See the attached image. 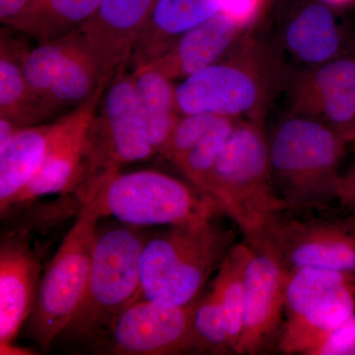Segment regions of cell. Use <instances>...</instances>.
Listing matches in <instances>:
<instances>
[{
    "label": "cell",
    "instance_id": "6da1fadb",
    "mask_svg": "<svg viewBox=\"0 0 355 355\" xmlns=\"http://www.w3.org/2000/svg\"><path fill=\"white\" fill-rule=\"evenodd\" d=\"M205 191L216 198L250 246H265L268 230L287 212V205L273 182L263 119L238 120Z\"/></svg>",
    "mask_w": 355,
    "mask_h": 355
},
{
    "label": "cell",
    "instance_id": "7a4b0ae2",
    "mask_svg": "<svg viewBox=\"0 0 355 355\" xmlns=\"http://www.w3.org/2000/svg\"><path fill=\"white\" fill-rule=\"evenodd\" d=\"M218 218L171 226L146 239L140 263L139 291L132 303L155 300L190 305L202 296L212 272L235 243Z\"/></svg>",
    "mask_w": 355,
    "mask_h": 355
},
{
    "label": "cell",
    "instance_id": "3957f363",
    "mask_svg": "<svg viewBox=\"0 0 355 355\" xmlns=\"http://www.w3.org/2000/svg\"><path fill=\"white\" fill-rule=\"evenodd\" d=\"M347 140L319 121L292 116L268 137L273 182L287 212L328 209L336 202Z\"/></svg>",
    "mask_w": 355,
    "mask_h": 355
},
{
    "label": "cell",
    "instance_id": "277c9868",
    "mask_svg": "<svg viewBox=\"0 0 355 355\" xmlns=\"http://www.w3.org/2000/svg\"><path fill=\"white\" fill-rule=\"evenodd\" d=\"M279 78L273 51L249 30L221 60L178 84V110L263 120Z\"/></svg>",
    "mask_w": 355,
    "mask_h": 355
},
{
    "label": "cell",
    "instance_id": "5b68a950",
    "mask_svg": "<svg viewBox=\"0 0 355 355\" xmlns=\"http://www.w3.org/2000/svg\"><path fill=\"white\" fill-rule=\"evenodd\" d=\"M95 193H89L83 200L76 223L40 280L27 322L28 336L43 352L50 349L55 338L64 334L87 291L100 219Z\"/></svg>",
    "mask_w": 355,
    "mask_h": 355
},
{
    "label": "cell",
    "instance_id": "8992f818",
    "mask_svg": "<svg viewBox=\"0 0 355 355\" xmlns=\"http://www.w3.org/2000/svg\"><path fill=\"white\" fill-rule=\"evenodd\" d=\"M95 202L100 218L112 216L137 227L200 223L224 214L209 193L151 170L119 172L96 191Z\"/></svg>",
    "mask_w": 355,
    "mask_h": 355
},
{
    "label": "cell",
    "instance_id": "52a82bcc",
    "mask_svg": "<svg viewBox=\"0 0 355 355\" xmlns=\"http://www.w3.org/2000/svg\"><path fill=\"white\" fill-rule=\"evenodd\" d=\"M146 242L137 226L98 229L87 291L62 335L92 342L114 316L132 304L139 291Z\"/></svg>",
    "mask_w": 355,
    "mask_h": 355
},
{
    "label": "cell",
    "instance_id": "ba28073f",
    "mask_svg": "<svg viewBox=\"0 0 355 355\" xmlns=\"http://www.w3.org/2000/svg\"><path fill=\"white\" fill-rule=\"evenodd\" d=\"M193 304L140 300L114 316L92 342L119 355H173L198 352L191 316Z\"/></svg>",
    "mask_w": 355,
    "mask_h": 355
},
{
    "label": "cell",
    "instance_id": "9c48e42d",
    "mask_svg": "<svg viewBox=\"0 0 355 355\" xmlns=\"http://www.w3.org/2000/svg\"><path fill=\"white\" fill-rule=\"evenodd\" d=\"M265 246L288 270L317 268L355 272V216L289 218L282 214L268 230Z\"/></svg>",
    "mask_w": 355,
    "mask_h": 355
},
{
    "label": "cell",
    "instance_id": "30bf717a",
    "mask_svg": "<svg viewBox=\"0 0 355 355\" xmlns=\"http://www.w3.org/2000/svg\"><path fill=\"white\" fill-rule=\"evenodd\" d=\"M288 270L268 246H250L245 268L241 338L236 354H261L279 340L286 315Z\"/></svg>",
    "mask_w": 355,
    "mask_h": 355
},
{
    "label": "cell",
    "instance_id": "8fae6325",
    "mask_svg": "<svg viewBox=\"0 0 355 355\" xmlns=\"http://www.w3.org/2000/svg\"><path fill=\"white\" fill-rule=\"evenodd\" d=\"M288 81L289 114L319 121L343 137L355 130V57L302 67Z\"/></svg>",
    "mask_w": 355,
    "mask_h": 355
},
{
    "label": "cell",
    "instance_id": "7c38bea8",
    "mask_svg": "<svg viewBox=\"0 0 355 355\" xmlns=\"http://www.w3.org/2000/svg\"><path fill=\"white\" fill-rule=\"evenodd\" d=\"M108 85L103 81L87 99L60 116V132L43 164L20 193L15 205L43 196L76 191L83 169L89 127Z\"/></svg>",
    "mask_w": 355,
    "mask_h": 355
},
{
    "label": "cell",
    "instance_id": "4fadbf2b",
    "mask_svg": "<svg viewBox=\"0 0 355 355\" xmlns=\"http://www.w3.org/2000/svg\"><path fill=\"white\" fill-rule=\"evenodd\" d=\"M158 0H102L78 30L92 53L101 80L111 83L130 67L139 33Z\"/></svg>",
    "mask_w": 355,
    "mask_h": 355
},
{
    "label": "cell",
    "instance_id": "5bb4252c",
    "mask_svg": "<svg viewBox=\"0 0 355 355\" xmlns=\"http://www.w3.org/2000/svg\"><path fill=\"white\" fill-rule=\"evenodd\" d=\"M40 261L28 240L11 234L0 246V345L15 343L31 315L40 280Z\"/></svg>",
    "mask_w": 355,
    "mask_h": 355
},
{
    "label": "cell",
    "instance_id": "9a60e30c",
    "mask_svg": "<svg viewBox=\"0 0 355 355\" xmlns=\"http://www.w3.org/2000/svg\"><path fill=\"white\" fill-rule=\"evenodd\" d=\"M249 30L221 10L184 33L153 62L142 67H153L172 81L183 80L221 60Z\"/></svg>",
    "mask_w": 355,
    "mask_h": 355
},
{
    "label": "cell",
    "instance_id": "2e32d148",
    "mask_svg": "<svg viewBox=\"0 0 355 355\" xmlns=\"http://www.w3.org/2000/svg\"><path fill=\"white\" fill-rule=\"evenodd\" d=\"M286 51L303 67L326 64L347 55L345 33L331 6L305 0L292 10L282 34Z\"/></svg>",
    "mask_w": 355,
    "mask_h": 355
},
{
    "label": "cell",
    "instance_id": "e0dca14e",
    "mask_svg": "<svg viewBox=\"0 0 355 355\" xmlns=\"http://www.w3.org/2000/svg\"><path fill=\"white\" fill-rule=\"evenodd\" d=\"M21 33L3 25L0 31V116L19 128L40 125L58 112L33 91L24 62L29 46Z\"/></svg>",
    "mask_w": 355,
    "mask_h": 355
},
{
    "label": "cell",
    "instance_id": "ac0fdd59",
    "mask_svg": "<svg viewBox=\"0 0 355 355\" xmlns=\"http://www.w3.org/2000/svg\"><path fill=\"white\" fill-rule=\"evenodd\" d=\"M128 69L112 79L96 114L121 166L146 161L157 154L140 132L133 100V71Z\"/></svg>",
    "mask_w": 355,
    "mask_h": 355
},
{
    "label": "cell",
    "instance_id": "d6986e66",
    "mask_svg": "<svg viewBox=\"0 0 355 355\" xmlns=\"http://www.w3.org/2000/svg\"><path fill=\"white\" fill-rule=\"evenodd\" d=\"M225 0H158L133 48L132 69L153 62L189 30L220 12Z\"/></svg>",
    "mask_w": 355,
    "mask_h": 355
},
{
    "label": "cell",
    "instance_id": "ffe728a7",
    "mask_svg": "<svg viewBox=\"0 0 355 355\" xmlns=\"http://www.w3.org/2000/svg\"><path fill=\"white\" fill-rule=\"evenodd\" d=\"M60 128V118L53 123L21 128L0 153V211L3 217L26 186L38 172Z\"/></svg>",
    "mask_w": 355,
    "mask_h": 355
},
{
    "label": "cell",
    "instance_id": "44dd1931",
    "mask_svg": "<svg viewBox=\"0 0 355 355\" xmlns=\"http://www.w3.org/2000/svg\"><path fill=\"white\" fill-rule=\"evenodd\" d=\"M132 71L133 100L140 132L158 154L181 116L176 86L153 67H139Z\"/></svg>",
    "mask_w": 355,
    "mask_h": 355
},
{
    "label": "cell",
    "instance_id": "7402d4cb",
    "mask_svg": "<svg viewBox=\"0 0 355 355\" xmlns=\"http://www.w3.org/2000/svg\"><path fill=\"white\" fill-rule=\"evenodd\" d=\"M102 0H28L6 24L37 44L65 38L78 31Z\"/></svg>",
    "mask_w": 355,
    "mask_h": 355
},
{
    "label": "cell",
    "instance_id": "603a6c76",
    "mask_svg": "<svg viewBox=\"0 0 355 355\" xmlns=\"http://www.w3.org/2000/svg\"><path fill=\"white\" fill-rule=\"evenodd\" d=\"M248 243H236L221 261L210 291L220 306L230 340L236 354L243 328L245 300V268L249 256Z\"/></svg>",
    "mask_w": 355,
    "mask_h": 355
},
{
    "label": "cell",
    "instance_id": "cb8c5ba5",
    "mask_svg": "<svg viewBox=\"0 0 355 355\" xmlns=\"http://www.w3.org/2000/svg\"><path fill=\"white\" fill-rule=\"evenodd\" d=\"M103 83L97 65L83 35L76 32L73 48L51 89L49 102L58 112L77 106ZM107 83V81H106Z\"/></svg>",
    "mask_w": 355,
    "mask_h": 355
},
{
    "label": "cell",
    "instance_id": "d4e9b609",
    "mask_svg": "<svg viewBox=\"0 0 355 355\" xmlns=\"http://www.w3.org/2000/svg\"><path fill=\"white\" fill-rule=\"evenodd\" d=\"M238 120L222 116L214 127L177 161L175 167L189 183L205 191L207 180Z\"/></svg>",
    "mask_w": 355,
    "mask_h": 355
},
{
    "label": "cell",
    "instance_id": "484cf974",
    "mask_svg": "<svg viewBox=\"0 0 355 355\" xmlns=\"http://www.w3.org/2000/svg\"><path fill=\"white\" fill-rule=\"evenodd\" d=\"M74 42L76 33L57 41L38 44L36 48L30 49L26 55V78L33 91L53 109L55 108L49 102V96L57 83L65 60L73 48Z\"/></svg>",
    "mask_w": 355,
    "mask_h": 355
},
{
    "label": "cell",
    "instance_id": "4316f807",
    "mask_svg": "<svg viewBox=\"0 0 355 355\" xmlns=\"http://www.w3.org/2000/svg\"><path fill=\"white\" fill-rule=\"evenodd\" d=\"M198 352L212 354H234L218 301L211 291L196 301L191 316Z\"/></svg>",
    "mask_w": 355,
    "mask_h": 355
},
{
    "label": "cell",
    "instance_id": "83f0119b",
    "mask_svg": "<svg viewBox=\"0 0 355 355\" xmlns=\"http://www.w3.org/2000/svg\"><path fill=\"white\" fill-rule=\"evenodd\" d=\"M221 118L222 116L212 114H181L169 139L159 151V155L173 165L176 164L177 161L190 150Z\"/></svg>",
    "mask_w": 355,
    "mask_h": 355
},
{
    "label": "cell",
    "instance_id": "f1b7e54d",
    "mask_svg": "<svg viewBox=\"0 0 355 355\" xmlns=\"http://www.w3.org/2000/svg\"><path fill=\"white\" fill-rule=\"evenodd\" d=\"M309 355H355V314L327 336Z\"/></svg>",
    "mask_w": 355,
    "mask_h": 355
},
{
    "label": "cell",
    "instance_id": "f546056e",
    "mask_svg": "<svg viewBox=\"0 0 355 355\" xmlns=\"http://www.w3.org/2000/svg\"><path fill=\"white\" fill-rule=\"evenodd\" d=\"M336 202L343 209L355 214V162L340 174L336 188Z\"/></svg>",
    "mask_w": 355,
    "mask_h": 355
},
{
    "label": "cell",
    "instance_id": "4dcf8cb0",
    "mask_svg": "<svg viewBox=\"0 0 355 355\" xmlns=\"http://www.w3.org/2000/svg\"><path fill=\"white\" fill-rule=\"evenodd\" d=\"M21 128L12 121L0 116V153L6 150Z\"/></svg>",
    "mask_w": 355,
    "mask_h": 355
},
{
    "label": "cell",
    "instance_id": "1f68e13d",
    "mask_svg": "<svg viewBox=\"0 0 355 355\" xmlns=\"http://www.w3.org/2000/svg\"><path fill=\"white\" fill-rule=\"evenodd\" d=\"M28 0H0V21L6 24L15 17Z\"/></svg>",
    "mask_w": 355,
    "mask_h": 355
},
{
    "label": "cell",
    "instance_id": "d6a6232c",
    "mask_svg": "<svg viewBox=\"0 0 355 355\" xmlns=\"http://www.w3.org/2000/svg\"><path fill=\"white\" fill-rule=\"evenodd\" d=\"M0 354H35L31 352L29 349H23V347H17L15 343H9V345H0Z\"/></svg>",
    "mask_w": 355,
    "mask_h": 355
},
{
    "label": "cell",
    "instance_id": "836d02e7",
    "mask_svg": "<svg viewBox=\"0 0 355 355\" xmlns=\"http://www.w3.org/2000/svg\"><path fill=\"white\" fill-rule=\"evenodd\" d=\"M322 1L326 2L331 6H345L352 3L355 0H322Z\"/></svg>",
    "mask_w": 355,
    "mask_h": 355
},
{
    "label": "cell",
    "instance_id": "e575fe53",
    "mask_svg": "<svg viewBox=\"0 0 355 355\" xmlns=\"http://www.w3.org/2000/svg\"><path fill=\"white\" fill-rule=\"evenodd\" d=\"M345 139L347 140L349 146H355V130H352V132H349V135H345Z\"/></svg>",
    "mask_w": 355,
    "mask_h": 355
}]
</instances>
